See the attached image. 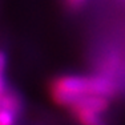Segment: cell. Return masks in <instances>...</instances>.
<instances>
[{"label":"cell","mask_w":125,"mask_h":125,"mask_svg":"<svg viewBox=\"0 0 125 125\" xmlns=\"http://www.w3.org/2000/svg\"><path fill=\"white\" fill-rule=\"evenodd\" d=\"M0 125H16V112L19 109L17 101L10 96L0 97Z\"/></svg>","instance_id":"7a4b0ae2"},{"label":"cell","mask_w":125,"mask_h":125,"mask_svg":"<svg viewBox=\"0 0 125 125\" xmlns=\"http://www.w3.org/2000/svg\"><path fill=\"white\" fill-rule=\"evenodd\" d=\"M115 84L103 76L65 75L53 80L49 93L56 105L71 108L76 101L87 96H101L108 99L115 93Z\"/></svg>","instance_id":"6da1fadb"},{"label":"cell","mask_w":125,"mask_h":125,"mask_svg":"<svg viewBox=\"0 0 125 125\" xmlns=\"http://www.w3.org/2000/svg\"><path fill=\"white\" fill-rule=\"evenodd\" d=\"M71 111L75 116V120L80 125H104L103 117L97 112L84 108H72Z\"/></svg>","instance_id":"3957f363"},{"label":"cell","mask_w":125,"mask_h":125,"mask_svg":"<svg viewBox=\"0 0 125 125\" xmlns=\"http://www.w3.org/2000/svg\"><path fill=\"white\" fill-rule=\"evenodd\" d=\"M5 65H7V56L3 51H0V97L5 93Z\"/></svg>","instance_id":"277c9868"},{"label":"cell","mask_w":125,"mask_h":125,"mask_svg":"<svg viewBox=\"0 0 125 125\" xmlns=\"http://www.w3.org/2000/svg\"><path fill=\"white\" fill-rule=\"evenodd\" d=\"M84 1H85V0H67V3L71 5V7H73V8L80 7V5H81Z\"/></svg>","instance_id":"5b68a950"}]
</instances>
